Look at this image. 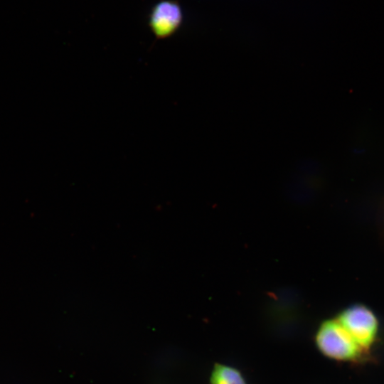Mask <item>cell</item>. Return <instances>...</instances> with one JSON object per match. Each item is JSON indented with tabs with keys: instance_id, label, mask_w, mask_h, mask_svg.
I'll return each mask as SVG.
<instances>
[{
	"instance_id": "4",
	"label": "cell",
	"mask_w": 384,
	"mask_h": 384,
	"mask_svg": "<svg viewBox=\"0 0 384 384\" xmlns=\"http://www.w3.org/2000/svg\"><path fill=\"white\" fill-rule=\"evenodd\" d=\"M210 384H247L242 373L235 367L215 363L212 369Z\"/></svg>"
},
{
	"instance_id": "2",
	"label": "cell",
	"mask_w": 384,
	"mask_h": 384,
	"mask_svg": "<svg viewBox=\"0 0 384 384\" xmlns=\"http://www.w3.org/2000/svg\"><path fill=\"white\" fill-rule=\"evenodd\" d=\"M337 320L363 350L368 349L375 342L378 321L368 306H351L341 313Z\"/></svg>"
},
{
	"instance_id": "3",
	"label": "cell",
	"mask_w": 384,
	"mask_h": 384,
	"mask_svg": "<svg viewBox=\"0 0 384 384\" xmlns=\"http://www.w3.org/2000/svg\"><path fill=\"white\" fill-rule=\"evenodd\" d=\"M183 17L182 9L177 1L164 0L153 7L149 17V25L156 37L164 38L178 29Z\"/></svg>"
},
{
	"instance_id": "1",
	"label": "cell",
	"mask_w": 384,
	"mask_h": 384,
	"mask_svg": "<svg viewBox=\"0 0 384 384\" xmlns=\"http://www.w3.org/2000/svg\"><path fill=\"white\" fill-rule=\"evenodd\" d=\"M314 340L324 356L337 361H355L363 351L337 319L324 322Z\"/></svg>"
}]
</instances>
